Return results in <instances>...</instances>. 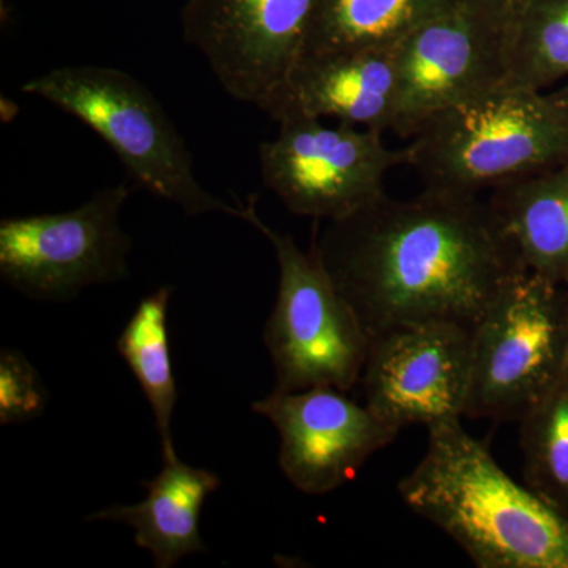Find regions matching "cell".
I'll list each match as a JSON object with an SVG mask.
<instances>
[{"label":"cell","mask_w":568,"mask_h":568,"mask_svg":"<svg viewBox=\"0 0 568 568\" xmlns=\"http://www.w3.org/2000/svg\"><path fill=\"white\" fill-rule=\"evenodd\" d=\"M396 85V47L306 54L263 111L276 122L305 115L386 133L394 123Z\"/></svg>","instance_id":"obj_13"},{"label":"cell","mask_w":568,"mask_h":568,"mask_svg":"<svg viewBox=\"0 0 568 568\" xmlns=\"http://www.w3.org/2000/svg\"><path fill=\"white\" fill-rule=\"evenodd\" d=\"M425 457L398 484L407 507L478 568H568V518L497 465L462 420L429 426Z\"/></svg>","instance_id":"obj_2"},{"label":"cell","mask_w":568,"mask_h":568,"mask_svg":"<svg viewBox=\"0 0 568 568\" xmlns=\"http://www.w3.org/2000/svg\"><path fill=\"white\" fill-rule=\"evenodd\" d=\"M473 328L447 321L399 325L369 338L365 406L402 429L458 422L470 386Z\"/></svg>","instance_id":"obj_11"},{"label":"cell","mask_w":568,"mask_h":568,"mask_svg":"<svg viewBox=\"0 0 568 568\" xmlns=\"http://www.w3.org/2000/svg\"><path fill=\"white\" fill-rule=\"evenodd\" d=\"M510 20L497 0H448L399 41L390 132L413 138L433 115L506 85Z\"/></svg>","instance_id":"obj_7"},{"label":"cell","mask_w":568,"mask_h":568,"mask_svg":"<svg viewBox=\"0 0 568 568\" xmlns=\"http://www.w3.org/2000/svg\"><path fill=\"white\" fill-rule=\"evenodd\" d=\"M47 403V387L26 355L0 351V425L31 422L44 413Z\"/></svg>","instance_id":"obj_20"},{"label":"cell","mask_w":568,"mask_h":568,"mask_svg":"<svg viewBox=\"0 0 568 568\" xmlns=\"http://www.w3.org/2000/svg\"><path fill=\"white\" fill-rule=\"evenodd\" d=\"M317 0H186V44L227 95L264 110L304 54Z\"/></svg>","instance_id":"obj_10"},{"label":"cell","mask_w":568,"mask_h":568,"mask_svg":"<svg viewBox=\"0 0 568 568\" xmlns=\"http://www.w3.org/2000/svg\"><path fill=\"white\" fill-rule=\"evenodd\" d=\"M334 387L275 390L252 409L278 432L280 467L298 491L327 495L353 480L399 429Z\"/></svg>","instance_id":"obj_12"},{"label":"cell","mask_w":568,"mask_h":568,"mask_svg":"<svg viewBox=\"0 0 568 568\" xmlns=\"http://www.w3.org/2000/svg\"><path fill=\"white\" fill-rule=\"evenodd\" d=\"M241 220L271 242L278 261V294L264 331L276 390L334 387L349 392L361 383L369 347V336L353 306L312 250L305 253L291 235L261 220L256 197L242 205Z\"/></svg>","instance_id":"obj_6"},{"label":"cell","mask_w":568,"mask_h":568,"mask_svg":"<svg viewBox=\"0 0 568 568\" xmlns=\"http://www.w3.org/2000/svg\"><path fill=\"white\" fill-rule=\"evenodd\" d=\"M99 134L134 181L185 215L222 212L242 219L197 181L185 140L155 95L136 78L111 67H59L22 84Z\"/></svg>","instance_id":"obj_4"},{"label":"cell","mask_w":568,"mask_h":568,"mask_svg":"<svg viewBox=\"0 0 568 568\" xmlns=\"http://www.w3.org/2000/svg\"><path fill=\"white\" fill-rule=\"evenodd\" d=\"M171 295L173 287L162 286L142 298L115 343L119 355L132 369L134 379L151 405L163 463L179 459L171 432L178 402L168 334Z\"/></svg>","instance_id":"obj_17"},{"label":"cell","mask_w":568,"mask_h":568,"mask_svg":"<svg viewBox=\"0 0 568 568\" xmlns=\"http://www.w3.org/2000/svg\"><path fill=\"white\" fill-rule=\"evenodd\" d=\"M566 290H567V317H568V282L566 283Z\"/></svg>","instance_id":"obj_23"},{"label":"cell","mask_w":568,"mask_h":568,"mask_svg":"<svg viewBox=\"0 0 568 568\" xmlns=\"http://www.w3.org/2000/svg\"><path fill=\"white\" fill-rule=\"evenodd\" d=\"M130 193L122 182L73 211L3 219V282L29 298L61 302L93 284L129 278L132 239L122 230L121 212Z\"/></svg>","instance_id":"obj_9"},{"label":"cell","mask_w":568,"mask_h":568,"mask_svg":"<svg viewBox=\"0 0 568 568\" xmlns=\"http://www.w3.org/2000/svg\"><path fill=\"white\" fill-rule=\"evenodd\" d=\"M2 2H3V0H2Z\"/></svg>","instance_id":"obj_24"},{"label":"cell","mask_w":568,"mask_h":568,"mask_svg":"<svg viewBox=\"0 0 568 568\" xmlns=\"http://www.w3.org/2000/svg\"><path fill=\"white\" fill-rule=\"evenodd\" d=\"M519 425L526 485L568 518V365Z\"/></svg>","instance_id":"obj_18"},{"label":"cell","mask_w":568,"mask_h":568,"mask_svg":"<svg viewBox=\"0 0 568 568\" xmlns=\"http://www.w3.org/2000/svg\"><path fill=\"white\" fill-rule=\"evenodd\" d=\"M425 189L470 194L568 160V121L551 93L503 85L433 115L406 145Z\"/></svg>","instance_id":"obj_3"},{"label":"cell","mask_w":568,"mask_h":568,"mask_svg":"<svg viewBox=\"0 0 568 568\" xmlns=\"http://www.w3.org/2000/svg\"><path fill=\"white\" fill-rule=\"evenodd\" d=\"M489 212L526 271L568 282V160L493 190Z\"/></svg>","instance_id":"obj_15"},{"label":"cell","mask_w":568,"mask_h":568,"mask_svg":"<svg viewBox=\"0 0 568 568\" xmlns=\"http://www.w3.org/2000/svg\"><path fill=\"white\" fill-rule=\"evenodd\" d=\"M497 2L510 13V17H515V14L521 13V11L529 9V7L536 6V3L541 2V0H497Z\"/></svg>","instance_id":"obj_21"},{"label":"cell","mask_w":568,"mask_h":568,"mask_svg":"<svg viewBox=\"0 0 568 568\" xmlns=\"http://www.w3.org/2000/svg\"><path fill=\"white\" fill-rule=\"evenodd\" d=\"M220 484L212 470L181 459L164 462L162 470L145 481L141 503L93 511L85 521L129 526L134 530V544L151 552L156 568H173L186 556L207 552L200 532L201 510Z\"/></svg>","instance_id":"obj_14"},{"label":"cell","mask_w":568,"mask_h":568,"mask_svg":"<svg viewBox=\"0 0 568 568\" xmlns=\"http://www.w3.org/2000/svg\"><path fill=\"white\" fill-rule=\"evenodd\" d=\"M275 140L260 145L268 190L287 211L315 222H334L383 197L387 174L409 163L407 148L390 149L384 133L349 123L290 115Z\"/></svg>","instance_id":"obj_8"},{"label":"cell","mask_w":568,"mask_h":568,"mask_svg":"<svg viewBox=\"0 0 568 568\" xmlns=\"http://www.w3.org/2000/svg\"><path fill=\"white\" fill-rule=\"evenodd\" d=\"M448 0H317L304 54L394 48Z\"/></svg>","instance_id":"obj_16"},{"label":"cell","mask_w":568,"mask_h":568,"mask_svg":"<svg viewBox=\"0 0 568 568\" xmlns=\"http://www.w3.org/2000/svg\"><path fill=\"white\" fill-rule=\"evenodd\" d=\"M549 93H551L552 100L558 103V106L562 110L568 121V81L564 82L555 92Z\"/></svg>","instance_id":"obj_22"},{"label":"cell","mask_w":568,"mask_h":568,"mask_svg":"<svg viewBox=\"0 0 568 568\" xmlns=\"http://www.w3.org/2000/svg\"><path fill=\"white\" fill-rule=\"evenodd\" d=\"M567 365L566 284L518 268L473 327L465 417L521 420Z\"/></svg>","instance_id":"obj_5"},{"label":"cell","mask_w":568,"mask_h":568,"mask_svg":"<svg viewBox=\"0 0 568 568\" xmlns=\"http://www.w3.org/2000/svg\"><path fill=\"white\" fill-rule=\"evenodd\" d=\"M312 252L369 338L429 321L473 328L508 276L523 268L488 204L432 189L405 201L386 193L316 226Z\"/></svg>","instance_id":"obj_1"},{"label":"cell","mask_w":568,"mask_h":568,"mask_svg":"<svg viewBox=\"0 0 568 568\" xmlns=\"http://www.w3.org/2000/svg\"><path fill=\"white\" fill-rule=\"evenodd\" d=\"M568 81V0H541L510 20L507 84L545 91Z\"/></svg>","instance_id":"obj_19"}]
</instances>
